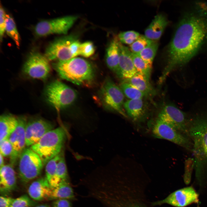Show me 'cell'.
Segmentation results:
<instances>
[{
  "label": "cell",
  "mask_w": 207,
  "mask_h": 207,
  "mask_svg": "<svg viewBox=\"0 0 207 207\" xmlns=\"http://www.w3.org/2000/svg\"><path fill=\"white\" fill-rule=\"evenodd\" d=\"M17 118V127L8 138L13 147L12 153L10 157V164L13 166L18 160L26 146L25 130L27 120L24 116H21Z\"/></svg>",
  "instance_id": "cell-13"
},
{
  "label": "cell",
  "mask_w": 207,
  "mask_h": 207,
  "mask_svg": "<svg viewBox=\"0 0 207 207\" xmlns=\"http://www.w3.org/2000/svg\"><path fill=\"white\" fill-rule=\"evenodd\" d=\"M95 48L93 43L87 41L81 43L80 55L86 57H89L94 53Z\"/></svg>",
  "instance_id": "cell-34"
},
{
  "label": "cell",
  "mask_w": 207,
  "mask_h": 207,
  "mask_svg": "<svg viewBox=\"0 0 207 207\" xmlns=\"http://www.w3.org/2000/svg\"><path fill=\"white\" fill-rule=\"evenodd\" d=\"M54 127L53 124L41 118H36L27 120L25 130L26 146L30 147L36 143Z\"/></svg>",
  "instance_id": "cell-14"
},
{
  "label": "cell",
  "mask_w": 207,
  "mask_h": 207,
  "mask_svg": "<svg viewBox=\"0 0 207 207\" xmlns=\"http://www.w3.org/2000/svg\"><path fill=\"white\" fill-rule=\"evenodd\" d=\"M60 199L74 200L75 199L72 188L69 179L61 181L55 187L52 189L51 195L49 200Z\"/></svg>",
  "instance_id": "cell-24"
},
{
  "label": "cell",
  "mask_w": 207,
  "mask_h": 207,
  "mask_svg": "<svg viewBox=\"0 0 207 207\" xmlns=\"http://www.w3.org/2000/svg\"><path fill=\"white\" fill-rule=\"evenodd\" d=\"M131 56L137 72L144 75L150 80L152 67L138 54L131 52Z\"/></svg>",
  "instance_id": "cell-27"
},
{
  "label": "cell",
  "mask_w": 207,
  "mask_h": 207,
  "mask_svg": "<svg viewBox=\"0 0 207 207\" xmlns=\"http://www.w3.org/2000/svg\"><path fill=\"white\" fill-rule=\"evenodd\" d=\"M168 24V21L163 14H158L145 30L144 36L152 41H157Z\"/></svg>",
  "instance_id": "cell-20"
},
{
  "label": "cell",
  "mask_w": 207,
  "mask_h": 207,
  "mask_svg": "<svg viewBox=\"0 0 207 207\" xmlns=\"http://www.w3.org/2000/svg\"><path fill=\"white\" fill-rule=\"evenodd\" d=\"M36 204V202L24 194L15 199L10 207H31Z\"/></svg>",
  "instance_id": "cell-33"
},
{
  "label": "cell",
  "mask_w": 207,
  "mask_h": 207,
  "mask_svg": "<svg viewBox=\"0 0 207 207\" xmlns=\"http://www.w3.org/2000/svg\"><path fill=\"white\" fill-rule=\"evenodd\" d=\"M5 32L19 48L20 46V38L15 23L12 17L7 14L6 15Z\"/></svg>",
  "instance_id": "cell-28"
},
{
  "label": "cell",
  "mask_w": 207,
  "mask_h": 207,
  "mask_svg": "<svg viewBox=\"0 0 207 207\" xmlns=\"http://www.w3.org/2000/svg\"><path fill=\"white\" fill-rule=\"evenodd\" d=\"M0 192L2 195H9L16 189V177L11 164L0 167Z\"/></svg>",
  "instance_id": "cell-17"
},
{
  "label": "cell",
  "mask_w": 207,
  "mask_h": 207,
  "mask_svg": "<svg viewBox=\"0 0 207 207\" xmlns=\"http://www.w3.org/2000/svg\"><path fill=\"white\" fill-rule=\"evenodd\" d=\"M49 61L45 55L38 52H32L24 64L23 71L31 78L45 80L51 72V68Z\"/></svg>",
  "instance_id": "cell-11"
},
{
  "label": "cell",
  "mask_w": 207,
  "mask_h": 207,
  "mask_svg": "<svg viewBox=\"0 0 207 207\" xmlns=\"http://www.w3.org/2000/svg\"><path fill=\"white\" fill-rule=\"evenodd\" d=\"M15 199L6 196L0 197V207H10Z\"/></svg>",
  "instance_id": "cell-39"
},
{
  "label": "cell",
  "mask_w": 207,
  "mask_h": 207,
  "mask_svg": "<svg viewBox=\"0 0 207 207\" xmlns=\"http://www.w3.org/2000/svg\"><path fill=\"white\" fill-rule=\"evenodd\" d=\"M6 15L4 9L1 5L0 9V37L1 42L5 31Z\"/></svg>",
  "instance_id": "cell-37"
},
{
  "label": "cell",
  "mask_w": 207,
  "mask_h": 207,
  "mask_svg": "<svg viewBox=\"0 0 207 207\" xmlns=\"http://www.w3.org/2000/svg\"><path fill=\"white\" fill-rule=\"evenodd\" d=\"M18 118L10 114H3L0 117V141L8 139L18 124Z\"/></svg>",
  "instance_id": "cell-23"
},
{
  "label": "cell",
  "mask_w": 207,
  "mask_h": 207,
  "mask_svg": "<svg viewBox=\"0 0 207 207\" xmlns=\"http://www.w3.org/2000/svg\"><path fill=\"white\" fill-rule=\"evenodd\" d=\"M120 88L124 94L129 99H143L146 97L144 93L130 84L124 81L121 83Z\"/></svg>",
  "instance_id": "cell-29"
},
{
  "label": "cell",
  "mask_w": 207,
  "mask_h": 207,
  "mask_svg": "<svg viewBox=\"0 0 207 207\" xmlns=\"http://www.w3.org/2000/svg\"><path fill=\"white\" fill-rule=\"evenodd\" d=\"M149 80L144 75L137 72L131 78L124 81L134 86L144 93L146 97H147L152 96L155 93Z\"/></svg>",
  "instance_id": "cell-22"
},
{
  "label": "cell",
  "mask_w": 207,
  "mask_h": 207,
  "mask_svg": "<svg viewBox=\"0 0 207 207\" xmlns=\"http://www.w3.org/2000/svg\"><path fill=\"white\" fill-rule=\"evenodd\" d=\"M184 179L186 183H188L190 181L192 171L194 166V159L189 158L185 162Z\"/></svg>",
  "instance_id": "cell-35"
},
{
  "label": "cell",
  "mask_w": 207,
  "mask_h": 207,
  "mask_svg": "<svg viewBox=\"0 0 207 207\" xmlns=\"http://www.w3.org/2000/svg\"><path fill=\"white\" fill-rule=\"evenodd\" d=\"M158 45L157 41H153L150 45L137 54L152 67L153 60L158 48Z\"/></svg>",
  "instance_id": "cell-26"
},
{
  "label": "cell",
  "mask_w": 207,
  "mask_h": 207,
  "mask_svg": "<svg viewBox=\"0 0 207 207\" xmlns=\"http://www.w3.org/2000/svg\"><path fill=\"white\" fill-rule=\"evenodd\" d=\"M158 118L171 125L184 135H189V121L185 113L172 104L165 105Z\"/></svg>",
  "instance_id": "cell-12"
},
{
  "label": "cell",
  "mask_w": 207,
  "mask_h": 207,
  "mask_svg": "<svg viewBox=\"0 0 207 207\" xmlns=\"http://www.w3.org/2000/svg\"><path fill=\"white\" fill-rule=\"evenodd\" d=\"M98 95L101 105L106 109L115 111L127 117L124 108V94L120 88L110 78H106L104 80Z\"/></svg>",
  "instance_id": "cell-6"
},
{
  "label": "cell",
  "mask_w": 207,
  "mask_h": 207,
  "mask_svg": "<svg viewBox=\"0 0 207 207\" xmlns=\"http://www.w3.org/2000/svg\"><path fill=\"white\" fill-rule=\"evenodd\" d=\"M207 41V7L196 4L180 20L167 50V62L159 78L163 82L175 68L188 63Z\"/></svg>",
  "instance_id": "cell-1"
},
{
  "label": "cell",
  "mask_w": 207,
  "mask_h": 207,
  "mask_svg": "<svg viewBox=\"0 0 207 207\" xmlns=\"http://www.w3.org/2000/svg\"><path fill=\"white\" fill-rule=\"evenodd\" d=\"M0 143V154L4 157L10 158L12 153L13 147L8 139H4Z\"/></svg>",
  "instance_id": "cell-36"
},
{
  "label": "cell",
  "mask_w": 207,
  "mask_h": 207,
  "mask_svg": "<svg viewBox=\"0 0 207 207\" xmlns=\"http://www.w3.org/2000/svg\"><path fill=\"white\" fill-rule=\"evenodd\" d=\"M63 155L62 152L58 155L50 160L46 164L45 176L51 188L53 189L57 163Z\"/></svg>",
  "instance_id": "cell-25"
},
{
  "label": "cell",
  "mask_w": 207,
  "mask_h": 207,
  "mask_svg": "<svg viewBox=\"0 0 207 207\" xmlns=\"http://www.w3.org/2000/svg\"><path fill=\"white\" fill-rule=\"evenodd\" d=\"M53 66L61 78L75 84L89 87L94 81V68L89 62L84 58L76 57L56 62Z\"/></svg>",
  "instance_id": "cell-2"
},
{
  "label": "cell",
  "mask_w": 207,
  "mask_h": 207,
  "mask_svg": "<svg viewBox=\"0 0 207 207\" xmlns=\"http://www.w3.org/2000/svg\"><path fill=\"white\" fill-rule=\"evenodd\" d=\"M77 18L76 16H70L42 21L35 26V33L41 37L52 34H66Z\"/></svg>",
  "instance_id": "cell-10"
},
{
  "label": "cell",
  "mask_w": 207,
  "mask_h": 207,
  "mask_svg": "<svg viewBox=\"0 0 207 207\" xmlns=\"http://www.w3.org/2000/svg\"><path fill=\"white\" fill-rule=\"evenodd\" d=\"M51 205L52 207H72V204L70 200L65 199L54 200Z\"/></svg>",
  "instance_id": "cell-38"
},
{
  "label": "cell",
  "mask_w": 207,
  "mask_h": 207,
  "mask_svg": "<svg viewBox=\"0 0 207 207\" xmlns=\"http://www.w3.org/2000/svg\"><path fill=\"white\" fill-rule=\"evenodd\" d=\"M0 167L3 166L4 165V162L3 156L0 153Z\"/></svg>",
  "instance_id": "cell-40"
},
{
  "label": "cell",
  "mask_w": 207,
  "mask_h": 207,
  "mask_svg": "<svg viewBox=\"0 0 207 207\" xmlns=\"http://www.w3.org/2000/svg\"><path fill=\"white\" fill-rule=\"evenodd\" d=\"M18 161V175L24 184L38 177L44 165L39 156L30 147L24 149Z\"/></svg>",
  "instance_id": "cell-8"
},
{
  "label": "cell",
  "mask_w": 207,
  "mask_h": 207,
  "mask_svg": "<svg viewBox=\"0 0 207 207\" xmlns=\"http://www.w3.org/2000/svg\"><path fill=\"white\" fill-rule=\"evenodd\" d=\"M45 95L48 102L57 110L71 105L77 97L75 90L58 80L46 86Z\"/></svg>",
  "instance_id": "cell-7"
},
{
  "label": "cell",
  "mask_w": 207,
  "mask_h": 207,
  "mask_svg": "<svg viewBox=\"0 0 207 207\" xmlns=\"http://www.w3.org/2000/svg\"><path fill=\"white\" fill-rule=\"evenodd\" d=\"M120 43L118 36L115 37L110 42L106 51L105 60L106 64L110 70L116 73L118 68Z\"/></svg>",
  "instance_id": "cell-21"
},
{
  "label": "cell",
  "mask_w": 207,
  "mask_h": 207,
  "mask_svg": "<svg viewBox=\"0 0 207 207\" xmlns=\"http://www.w3.org/2000/svg\"><path fill=\"white\" fill-rule=\"evenodd\" d=\"M68 179L69 178L68 170L63 155L57 165L53 189L56 187L61 181Z\"/></svg>",
  "instance_id": "cell-30"
},
{
  "label": "cell",
  "mask_w": 207,
  "mask_h": 207,
  "mask_svg": "<svg viewBox=\"0 0 207 207\" xmlns=\"http://www.w3.org/2000/svg\"><path fill=\"white\" fill-rule=\"evenodd\" d=\"M35 207H50V206L47 204H43L36 206Z\"/></svg>",
  "instance_id": "cell-41"
},
{
  "label": "cell",
  "mask_w": 207,
  "mask_h": 207,
  "mask_svg": "<svg viewBox=\"0 0 207 207\" xmlns=\"http://www.w3.org/2000/svg\"><path fill=\"white\" fill-rule=\"evenodd\" d=\"M81 43L74 35L62 37L49 44L45 55L49 60L57 62L68 60L80 55Z\"/></svg>",
  "instance_id": "cell-5"
},
{
  "label": "cell",
  "mask_w": 207,
  "mask_h": 207,
  "mask_svg": "<svg viewBox=\"0 0 207 207\" xmlns=\"http://www.w3.org/2000/svg\"><path fill=\"white\" fill-rule=\"evenodd\" d=\"M143 99H129L124 103L126 114L134 121L141 122L145 118L147 110Z\"/></svg>",
  "instance_id": "cell-19"
},
{
  "label": "cell",
  "mask_w": 207,
  "mask_h": 207,
  "mask_svg": "<svg viewBox=\"0 0 207 207\" xmlns=\"http://www.w3.org/2000/svg\"><path fill=\"white\" fill-rule=\"evenodd\" d=\"M119 48V61L118 70L116 74L119 77L124 80L129 79L137 72L131 58V51L120 42Z\"/></svg>",
  "instance_id": "cell-16"
},
{
  "label": "cell",
  "mask_w": 207,
  "mask_h": 207,
  "mask_svg": "<svg viewBox=\"0 0 207 207\" xmlns=\"http://www.w3.org/2000/svg\"><path fill=\"white\" fill-rule=\"evenodd\" d=\"M151 131L155 137L170 141L187 150H193V143L186 135L158 118L151 126Z\"/></svg>",
  "instance_id": "cell-9"
},
{
  "label": "cell",
  "mask_w": 207,
  "mask_h": 207,
  "mask_svg": "<svg viewBox=\"0 0 207 207\" xmlns=\"http://www.w3.org/2000/svg\"><path fill=\"white\" fill-rule=\"evenodd\" d=\"M198 201V195L192 187L177 190L165 199L154 203V205L167 204L176 207H184Z\"/></svg>",
  "instance_id": "cell-15"
},
{
  "label": "cell",
  "mask_w": 207,
  "mask_h": 207,
  "mask_svg": "<svg viewBox=\"0 0 207 207\" xmlns=\"http://www.w3.org/2000/svg\"><path fill=\"white\" fill-rule=\"evenodd\" d=\"M153 41L144 35H140L135 41L130 45V50L133 53L138 54L150 45Z\"/></svg>",
  "instance_id": "cell-31"
},
{
  "label": "cell",
  "mask_w": 207,
  "mask_h": 207,
  "mask_svg": "<svg viewBox=\"0 0 207 207\" xmlns=\"http://www.w3.org/2000/svg\"><path fill=\"white\" fill-rule=\"evenodd\" d=\"M66 136L65 129L59 127L47 132L30 147L39 156L45 165L62 152Z\"/></svg>",
  "instance_id": "cell-4"
},
{
  "label": "cell",
  "mask_w": 207,
  "mask_h": 207,
  "mask_svg": "<svg viewBox=\"0 0 207 207\" xmlns=\"http://www.w3.org/2000/svg\"><path fill=\"white\" fill-rule=\"evenodd\" d=\"M52 191V189L45 177L33 181L29 185L28 191V195L32 199L40 201L49 200Z\"/></svg>",
  "instance_id": "cell-18"
},
{
  "label": "cell",
  "mask_w": 207,
  "mask_h": 207,
  "mask_svg": "<svg viewBox=\"0 0 207 207\" xmlns=\"http://www.w3.org/2000/svg\"><path fill=\"white\" fill-rule=\"evenodd\" d=\"M189 135L193 140L194 166L197 177L207 165V113L197 115L189 122Z\"/></svg>",
  "instance_id": "cell-3"
},
{
  "label": "cell",
  "mask_w": 207,
  "mask_h": 207,
  "mask_svg": "<svg viewBox=\"0 0 207 207\" xmlns=\"http://www.w3.org/2000/svg\"><path fill=\"white\" fill-rule=\"evenodd\" d=\"M140 35L137 32L130 30L120 33L118 37L121 43L131 45L135 41Z\"/></svg>",
  "instance_id": "cell-32"
}]
</instances>
